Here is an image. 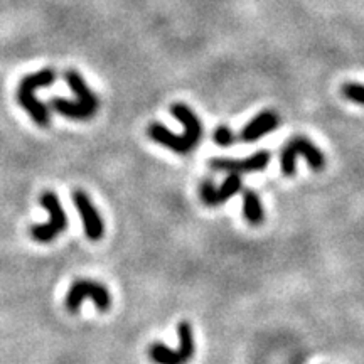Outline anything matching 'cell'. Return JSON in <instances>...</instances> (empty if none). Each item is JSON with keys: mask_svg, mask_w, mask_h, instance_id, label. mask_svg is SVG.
Segmentation results:
<instances>
[{"mask_svg": "<svg viewBox=\"0 0 364 364\" xmlns=\"http://www.w3.org/2000/svg\"><path fill=\"white\" fill-rule=\"evenodd\" d=\"M56 78H57V73L55 68H46V70H41L37 73H32V75L29 76H24L17 88L19 105L30 115V118L36 122V125L42 126V128L49 126L51 117H49L48 105H44L41 99H37L34 91L39 90V88L51 86V84L56 82Z\"/></svg>", "mask_w": 364, "mask_h": 364, "instance_id": "obj_1", "label": "cell"}, {"mask_svg": "<svg viewBox=\"0 0 364 364\" xmlns=\"http://www.w3.org/2000/svg\"><path fill=\"white\" fill-rule=\"evenodd\" d=\"M41 206L49 213V221L46 224H34L30 228V236L37 243H51L64 229L68 228V216L61 206L59 198L52 191H44L41 196Z\"/></svg>", "mask_w": 364, "mask_h": 364, "instance_id": "obj_2", "label": "cell"}, {"mask_svg": "<svg viewBox=\"0 0 364 364\" xmlns=\"http://www.w3.org/2000/svg\"><path fill=\"white\" fill-rule=\"evenodd\" d=\"M297 157H305L312 171H323L325 167V155L323 151L305 137H295L280 152V169L283 174L294 175L297 169Z\"/></svg>", "mask_w": 364, "mask_h": 364, "instance_id": "obj_3", "label": "cell"}, {"mask_svg": "<svg viewBox=\"0 0 364 364\" xmlns=\"http://www.w3.org/2000/svg\"><path fill=\"white\" fill-rule=\"evenodd\" d=\"M88 298L95 302L99 312H106V310L112 307V294H110V290L103 283L86 280V278L73 283L71 289L66 294L64 305H66V309L71 314H76L79 307H82L83 302L88 300Z\"/></svg>", "mask_w": 364, "mask_h": 364, "instance_id": "obj_4", "label": "cell"}, {"mask_svg": "<svg viewBox=\"0 0 364 364\" xmlns=\"http://www.w3.org/2000/svg\"><path fill=\"white\" fill-rule=\"evenodd\" d=\"M179 334V344L178 349H171V347L164 346V344H152L149 349V356L155 364H187L194 358V334L193 327L189 323L182 320L178 327Z\"/></svg>", "mask_w": 364, "mask_h": 364, "instance_id": "obj_5", "label": "cell"}, {"mask_svg": "<svg viewBox=\"0 0 364 364\" xmlns=\"http://www.w3.org/2000/svg\"><path fill=\"white\" fill-rule=\"evenodd\" d=\"M73 202H75L76 209H78L79 218H82L84 226V235L88 240L98 241L103 238L105 233V224H103L102 216H99L98 209L95 208V204L91 202L90 196L82 189L73 193Z\"/></svg>", "mask_w": 364, "mask_h": 364, "instance_id": "obj_6", "label": "cell"}, {"mask_svg": "<svg viewBox=\"0 0 364 364\" xmlns=\"http://www.w3.org/2000/svg\"><path fill=\"white\" fill-rule=\"evenodd\" d=\"M270 152L260 151L247 159H213L209 166L213 171H223L229 174H248V172H262L270 164Z\"/></svg>", "mask_w": 364, "mask_h": 364, "instance_id": "obj_7", "label": "cell"}, {"mask_svg": "<svg viewBox=\"0 0 364 364\" xmlns=\"http://www.w3.org/2000/svg\"><path fill=\"white\" fill-rule=\"evenodd\" d=\"M241 187H243V182H241L240 175L229 174L220 187L213 186L211 182H202L201 187H199V198L206 206H221L228 199L236 196L241 191Z\"/></svg>", "mask_w": 364, "mask_h": 364, "instance_id": "obj_8", "label": "cell"}, {"mask_svg": "<svg viewBox=\"0 0 364 364\" xmlns=\"http://www.w3.org/2000/svg\"><path fill=\"white\" fill-rule=\"evenodd\" d=\"M278 124H280L278 113L274 112V110H265V112L256 115L250 124L241 130L240 139L243 142H248V144H250V142H256L262 139V137H265L267 133L274 132Z\"/></svg>", "mask_w": 364, "mask_h": 364, "instance_id": "obj_9", "label": "cell"}, {"mask_svg": "<svg viewBox=\"0 0 364 364\" xmlns=\"http://www.w3.org/2000/svg\"><path fill=\"white\" fill-rule=\"evenodd\" d=\"M171 113L172 117L178 118L184 125V135L193 142L194 145H198L202 139V132H204V126H202L198 115L189 106L184 105V103H174L171 106Z\"/></svg>", "mask_w": 364, "mask_h": 364, "instance_id": "obj_10", "label": "cell"}, {"mask_svg": "<svg viewBox=\"0 0 364 364\" xmlns=\"http://www.w3.org/2000/svg\"><path fill=\"white\" fill-rule=\"evenodd\" d=\"M64 79H66L68 86L71 88V91L76 95V98H78L79 103H83V105L88 106V108L98 112L99 99H98L97 95H95L93 91L88 88V84L84 83L83 76L79 75L78 71L68 70L66 73H64Z\"/></svg>", "mask_w": 364, "mask_h": 364, "instance_id": "obj_11", "label": "cell"}, {"mask_svg": "<svg viewBox=\"0 0 364 364\" xmlns=\"http://www.w3.org/2000/svg\"><path fill=\"white\" fill-rule=\"evenodd\" d=\"M49 108L55 110L56 113L63 115V117L73 118V120H88V118H91L97 113L95 110L88 108L83 103H79L78 99L71 102V99L66 98H52L49 102Z\"/></svg>", "mask_w": 364, "mask_h": 364, "instance_id": "obj_12", "label": "cell"}, {"mask_svg": "<svg viewBox=\"0 0 364 364\" xmlns=\"http://www.w3.org/2000/svg\"><path fill=\"white\" fill-rule=\"evenodd\" d=\"M243 216L248 223L258 226L265 220V211H263L262 199L251 189H245L243 193Z\"/></svg>", "mask_w": 364, "mask_h": 364, "instance_id": "obj_13", "label": "cell"}, {"mask_svg": "<svg viewBox=\"0 0 364 364\" xmlns=\"http://www.w3.org/2000/svg\"><path fill=\"white\" fill-rule=\"evenodd\" d=\"M236 139H238V137H236L235 133H233V130L226 125H220L213 133V140L216 142L220 147H229V145L235 144Z\"/></svg>", "mask_w": 364, "mask_h": 364, "instance_id": "obj_14", "label": "cell"}, {"mask_svg": "<svg viewBox=\"0 0 364 364\" xmlns=\"http://www.w3.org/2000/svg\"><path fill=\"white\" fill-rule=\"evenodd\" d=\"M343 95L344 98L349 99V102L364 106V84L346 83L343 86Z\"/></svg>", "mask_w": 364, "mask_h": 364, "instance_id": "obj_15", "label": "cell"}]
</instances>
